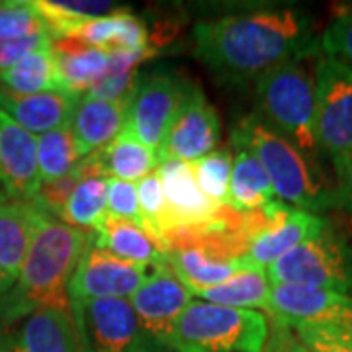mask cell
Listing matches in <instances>:
<instances>
[{
    "label": "cell",
    "instance_id": "1",
    "mask_svg": "<svg viewBox=\"0 0 352 352\" xmlns=\"http://www.w3.org/2000/svg\"><path fill=\"white\" fill-rule=\"evenodd\" d=\"M192 36L194 55L231 82L258 80L282 65L305 61L321 51L309 16L294 8L200 22Z\"/></svg>",
    "mask_w": 352,
    "mask_h": 352
},
{
    "label": "cell",
    "instance_id": "2",
    "mask_svg": "<svg viewBox=\"0 0 352 352\" xmlns=\"http://www.w3.org/2000/svg\"><path fill=\"white\" fill-rule=\"evenodd\" d=\"M88 245V233L43 214L20 276L0 296V323L24 321L39 309L69 311V282Z\"/></svg>",
    "mask_w": 352,
    "mask_h": 352
},
{
    "label": "cell",
    "instance_id": "3",
    "mask_svg": "<svg viewBox=\"0 0 352 352\" xmlns=\"http://www.w3.org/2000/svg\"><path fill=\"white\" fill-rule=\"evenodd\" d=\"M229 147L247 149L258 159L280 201L317 215L337 206L335 190L329 188L307 157L266 126L256 113L243 118L233 127Z\"/></svg>",
    "mask_w": 352,
    "mask_h": 352
},
{
    "label": "cell",
    "instance_id": "4",
    "mask_svg": "<svg viewBox=\"0 0 352 352\" xmlns=\"http://www.w3.org/2000/svg\"><path fill=\"white\" fill-rule=\"evenodd\" d=\"M268 331V317L261 311L192 300L176 319L168 351L263 352Z\"/></svg>",
    "mask_w": 352,
    "mask_h": 352
},
{
    "label": "cell",
    "instance_id": "5",
    "mask_svg": "<svg viewBox=\"0 0 352 352\" xmlns=\"http://www.w3.org/2000/svg\"><path fill=\"white\" fill-rule=\"evenodd\" d=\"M258 118L305 157L315 155V75L303 61L286 63L256 80Z\"/></svg>",
    "mask_w": 352,
    "mask_h": 352
},
{
    "label": "cell",
    "instance_id": "6",
    "mask_svg": "<svg viewBox=\"0 0 352 352\" xmlns=\"http://www.w3.org/2000/svg\"><path fill=\"white\" fill-rule=\"evenodd\" d=\"M270 286H307L352 296V249L329 226L266 270Z\"/></svg>",
    "mask_w": 352,
    "mask_h": 352
},
{
    "label": "cell",
    "instance_id": "7",
    "mask_svg": "<svg viewBox=\"0 0 352 352\" xmlns=\"http://www.w3.org/2000/svg\"><path fill=\"white\" fill-rule=\"evenodd\" d=\"M78 352H166L143 331L129 300L69 302Z\"/></svg>",
    "mask_w": 352,
    "mask_h": 352
},
{
    "label": "cell",
    "instance_id": "8",
    "mask_svg": "<svg viewBox=\"0 0 352 352\" xmlns=\"http://www.w3.org/2000/svg\"><path fill=\"white\" fill-rule=\"evenodd\" d=\"M314 75L317 147L335 164L352 155V69L321 55Z\"/></svg>",
    "mask_w": 352,
    "mask_h": 352
},
{
    "label": "cell",
    "instance_id": "9",
    "mask_svg": "<svg viewBox=\"0 0 352 352\" xmlns=\"http://www.w3.org/2000/svg\"><path fill=\"white\" fill-rule=\"evenodd\" d=\"M188 87L190 80L180 73L164 69L139 78L129 104L126 129L159 155Z\"/></svg>",
    "mask_w": 352,
    "mask_h": 352
},
{
    "label": "cell",
    "instance_id": "10",
    "mask_svg": "<svg viewBox=\"0 0 352 352\" xmlns=\"http://www.w3.org/2000/svg\"><path fill=\"white\" fill-rule=\"evenodd\" d=\"M157 175L163 186L166 201V217L163 223L164 237L168 233H190L198 235L214 226L223 215L227 206L210 200L198 186L192 164L180 159L166 157L157 166Z\"/></svg>",
    "mask_w": 352,
    "mask_h": 352
},
{
    "label": "cell",
    "instance_id": "11",
    "mask_svg": "<svg viewBox=\"0 0 352 352\" xmlns=\"http://www.w3.org/2000/svg\"><path fill=\"white\" fill-rule=\"evenodd\" d=\"M164 266V264H163ZM159 266H143L118 258L94 247L90 239L69 282V302L129 300Z\"/></svg>",
    "mask_w": 352,
    "mask_h": 352
},
{
    "label": "cell",
    "instance_id": "12",
    "mask_svg": "<svg viewBox=\"0 0 352 352\" xmlns=\"http://www.w3.org/2000/svg\"><path fill=\"white\" fill-rule=\"evenodd\" d=\"M221 135L219 113L208 102L201 88L190 82L184 100L176 112L168 133L159 151V159L166 157L194 163L212 153Z\"/></svg>",
    "mask_w": 352,
    "mask_h": 352
},
{
    "label": "cell",
    "instance_id": "13",
    "mask_svg": "<svg viewBox=\"0 0 352 352\" xmlns=\"http://www.w3.org/2000/svg\"><path fill=\"white\" fill-rule=\"evenodd\" d=\"M268 317L289 329L352 325V296L307 286H270Z\"/></svg>",
    "mask_w": 352,
    "mask_h": 352
},
{
    "label": "cell",
    "instance_id": "14",
    "mask_svg": "<svg viewBox=\"0 0 352 352\" xmlns=\"http://www.w3.org/2000/svg\"><path fill=\"white\" fill-rule=\"evenodd\" d=\"M264 208L268 221L252 237L245 252V258L264 270L286 252L314 239L329 227V221L323 215L303 212L280 200L270 201Z\"/></svg>",
    "mask_w": 352,
    "mask_h": 352
},
{
    "label": "cell",
    "instance_id": "15",
    "mask_svg": "<svg viewBox=\"0 0 352 352\" xmlns=\"http://www.w3.org/2000/svg\"><path fill=\"white\" fill-rule=\"evenodd\" d=\"M190 302L192 294L168 264L159 266L151 278L129 298L143 331L166 351L176 319Z\"/></svg>",
    "mask_w": 352,
    "mask_h": 352
},
{
    "label": "cell",
    "instance_id": "16",
    "mask_svg": "<svg viewBox=\"0 0 352 352\" xmlns=\"http://www.w3.org/2000/svg\"><path fill=\"white\" fill-rule=\"evenodd\" d=\"M0 186L10 200L32 201L41 188L38 138L0 110Z\"/></svg>",
    "mask_w": 352,
    "mask_h": 352
},
{
    "label": "cell",
    "instance_id": "17",
    "mask_svg": "<svg viewBox=\"0 0 352 352\" xmlns=\"http://www.w3.org/2000/svg\"><path fill=\"white\" fill-rule=\"evenodd\" d=\"M133 96V94H131ZM131 96L100 100L82 94L71 118V131L80 159L108 147L126 127Z\"/></svg>",
    "mask_w": 352,
    "mask_h": 352
},
{
    "label": "cell",
    "instance_id": "18",
    "mask_svg": "<svg viewBox=\"0 0 352 352\" xmlns=\"http://www.w3.org/2000/svg\"><path fill=\"white\" fill-rule=\"evenodd\" d=\"M166 264L192 296L219 286L247 270H264L245 256H221L196 247H178L166 252Z\"/></svg>",
    "mask_w": 352,
    "mask_h": 352
},
{
    "label": "cell",
    "instance_id": "19",
    "mask_svg": "<svg viewBox=\"0 0 352 352\" xmlns=\"http://www.w3.org/2000/svg\"><path fill=\"white\" fill-rule=\"evenodd\" d=\"M78 100L80 96L71 92H41L20 96L0 88V110L8 113L18 126L24 127L32 135H43L53 129L71 126V118Z\"/></svg>",
    "mask_w": 352,
    "mask_h": 352
},
{
    "label": "cell",
    "instance_id": "20",
    "mask_svg": "<svg viewBox=\"0 0 352 352\" xmlns=\"http://www.w3.org/2000/svg\"><path fill=\"white\" fill-rule=\"evenodd\" d=\"M41 217L43 212L34 201L10 198L0 201V270L10 286L20 276Z\"/></svg>",
    "mask_w": 352,
    "mask_h": 352
},
{
    "label": "cell",
    "instance_id": "21",
    "mask_svg": "<svg viewBox=\"0 0 352 352\" xmlns=\"http://www.w3.org/2000/svg\"><path fill=\"white\" fill-rule=\"evenodd\" d=\"M94 247L112 252L118 258L143 266H163L166 264V249L153 237L145 227L106 217L96 231L88 233Z\"/></svg>",
    "mask_w": 352,
    "mask_h": 352
},
{
    "label": "cell",
    "instance_id": "22",
    "mask_svg": "<svg viewBox=\"0 0 352 352\" xmlns=\"http://www.w3.org/2000/svg\"><path fill=\"white\" fill-rule=\"evenodd\" d=\"M108 53L85 45L76 39L53 41V65L61 92L87 94V90L108 69Z\"/></svg>",
    "mask_w": 352,
    "mask_h": 352
},
{
    "label": "cell",
    "instance_id": "23",
    "mask_svg": "<svg viewBox=\"0 0 352 352\" xmlns=\"http://www.w3.org/2000/svg\"><path fill=\"white\" fill-rule=\"evenodd\" d=\"M12 352H76V337L69 311L39 309L24 319L14 335Z\"/></svg>",
    "mask_w": 352,
    "mask_h": 352
},
{
    "label": "cell",
    "instance_id": "24",
    "mask_svg": "<svg viewBox=\"0 0 352 352\" xmlns=\"http://www.w3.org/2000/svg\"><path fill=\"white\" fill-rule=\"evenodd\" d=\"M92 155L106 178H118L131 184H138L141 178L155 173L161 163L159 155L145 147L126 127L108 147Z\"/></svg>",
    "mask_w": 352,
    "mask_h": 352
},
{
    "label": "cell",
    "instance_id": "25",
    "mask_svg": "<svg viewBox=\"0 0 352 352\" xmlns=\"http://www.w3.org/2000/svg\"><path fill=\"white\" fill-rule=\"evenodd\" d=\"M233 170L229 180V208L237 212H256L278 200L270 178L258 159L247 149H233Z\"/></svg>",
    "mask_w": 352,
    "mask_h": 352
},
{
    "label": "cell",
    "instance_id": "26",
    "mask_svg": "<svg viewBox=\"0 0 352 352\" xmlns=\"http://www.w3.org/2000/svg\"><path fill=\"white\" fill-rule=\"evenodd\" d=\"M204 302L235 307V309H251L264 311L268 315L270 309V282L264 270H247L235 278L227 280L219 286L208 288L196 294Z\"/></svg>",
    "mask_w": 352,
    "mask_h": 352
},
{
    "label": "cell",
    "instance_id": "27",
    "mask_svg": "<svg viewBox=\"0 0 352 352\" xmlns=\"http://www.w3.org/2000/svg\"><path fill=\"white\" fill-rule=\"evenodd\" d=\"M108 217V178L87 175L73 190L59 221L67 226L96 231Z\"/></svg>",
    "mask_w": 352,
    "mask_h": 352
},
{
    "label": "cell",
    "instance_id": "28",
    "mask_svg": "<svg viewBox=\"0 0 352 352\" xmlns=\"http://www.w3.org/2000/svg\"><path fill=\"white\" fill-rule=\"evenodd\" d=\"M0 88L20 96L41 94V92H61L53 65V47L36 51L22 59L20 63L14 65L6 73H2Z\"/></svg>",
    "mask_w": 352,
    "mask_h": 352
},
{
    "label": "cell",
    "instance_id": "29",
    "mask_svg": "<svg viewBox=\"0 0 352 352\" xmlns=\"http://www.w3.org/2000/svg\"><path fill=\"white\" fill-rule=\"evenodd\" d=\"M71 126L47 131L38 138V170L41 184H50L75 170L80 163Z\"/></svg>",
    "mask_w": 352,
    "mask_h": 352
},
{
    "label": "cell",
    "instance_id": "30",
    "mask_svg": "<svg viewBox=\"0 0 352 352\" xmlns=\"http://www.w3.org/2000/svg\"><path fill=\"white\" fill-rule=\"evenodd\" d=\"M190 164H192V170L201 192L215 204L229 206V180H231V170H233L231 147L214 149Z\"/></svg>",
    "mask_w": 352,
    "mask_h": 352
},
{
    "label": "cell",
    "instance_id": "31",
    "mask_svg": "<svg viewBox=\"0 0 352 352\" xmlns=\"http://www.w3.org/2000/svg\"><path fill=\"white\" fill-rule=\"evenodd\" d=\"M47 32V24L38 12L34 2L8 0L0 2V41L18 39Z\"/></svg>",
    "mask_w": 352,
    "mask_h": 352
},
{
    "label": "cell",
    "instance_id": "32",
    "mask_svg": "<svg viewBox=\"0 0 352 352\" xmlns=\"http://www.w3.org/2000/svg\"><path fill=\"white\" fill-rule=\"evenodd\" d=\"M138 198L141 215L145 221V229L151 233L155 239L163 245V223L166 217V201H164L163 186L157 170L141 178L138 184Z\"/></svg>",
    "mask_w": 352,
    "mask_h": 352
},
{
    "label": "cell",
    "instance_id": "33",
    "mask_svg": "<svg viewBox=\"0 0 352 352\" xmlns=\"http://www.w3.org/2000/svg\"><path fill=\"white\" fill-rule=\"evenodd\" d=\"M294 331L314 352H352V325H302Z\"/></svg>",
    "mask_w": 352,
    "mask_h": 352
},
{
    "label": "cell",
    "instance_id": "34",
    "mask_svg": "<svg viewBox=\"0 0 352 352\" xmlns=\"http://www.w3.org/2000/svg\"><path fill=\"white\" fill-rule=\"evenodd\" d=\"M323 57H331L352 69V10L340 12L319 38Z\"/></svg>",
    "mask_w": 352,
    "mask_h": 352
},
{
    "label": "cell",
    "instance_id": "35",
    "mask_svg": "<svg viewBox=\"0 0 352 352\" xmlns=\"http://www.w3.org/2000/svg\"><path fill=\"white\" fill-rule=\"evenodd\" d=\"M108 217L145 227L135 184L118 178H108Z\"/></svg>",
    "mask_w": 352,
    "mask_h": 352
},
{
    "label": "cell",
    "instance_id": "36",
    "mask_svg": "<svg viewBox=\"0 0 352 352\" xmlns=\"http://www.w3.org/2000/svg\"><path fill=\"white\" fill-rule=\"evenodd\" d=\"M50 47H53V38L47 32L0 41V75L6 73L8 69H12L14 65L20 63L28 55H32L36 51L50 50Z\"/></svg>",
    "mask_w": 352,
    "mask_h": 352
},
{
    "label": "cell",
    "instance_id": "37",
    "mask_svg": "<svg viewBox=\"0 0 352 352\" xmlns=\"http://www.w3.org/2000/svg\"><path fill=\"white\" fill-rule=\"evenodd\" d=\"M263 352H314L303 342L294 329L272 321V329L268 331V339Z\"/></svg>",
    "mask_w": 352,
    "mask_h": 352
},
{
    "label": "cell",
    "instance_id": "38",
    "mask_svg": "<svg viewBox=\"0 0 352 352\" xmlns=\"http://www.w3.org/2000/svg\"><path fill=\"white\" fill-rule=\"evenodd\" d=\"M337 173V208H342L352 217V155L333 164Z\"/></svg>",
    "mask_w": 352,
    "mask_h": 352
},
{
    "label": "cell",
    "instance_id": "39",
    "mask_svg": "<svg viewBox=\"0 0 352 352\" xmlns=\"http://www.w3.org/2000/svg\"><path fill=\"white\" fill-rule=\"evenodd\" d=\"M0 352H12V342L2 335V331H0Z\"/></svg>",
    "mask_w": 352,
    "mask_h": 352
},
{
    "label": "cell",
    "instance_id": "40",
    "mask_svg": "<svg viewBox=\"0 0 352 352\" xmlns=\"http://www.w3.org/2000/svg\"><path fill=\"white\" fill-rule=\"evenodd\" d=\"M10 288H12V286H10V282L6 280V276H4V274H2V270H0V296H2V294H6Z\"/></svg>",
    "mask_w": 352,
    "mask_h": 352
},
{
    "label": "cell",
    "instance_id": "41",
    "mask_svg": "<svg viewBox=\"0 0 352 352\" xmlns=\"http://www.w3.org/2000/svg\"><path fill=\"white\" fill-rule=\"evenodd\" d=\"M4 200H8V196H6V192H4V188L0 186V201H4Z\"/></svg>",
    "mask_w": 352,
    "mask_h": 352
},
{
    "label": "cell",
    "instance_id": "42",
    "mask_svg": "<svg viewBox=\"0 0 352 352\" xmlns=\"http://www.w3.org/2000/svg\"><path fill=\"white\" fill-rule=\"evenodd\" d=\"M76 352H78V351H76Z\"/></svg>",
    "mask_w": 352,
    "mask_h": 352
}]
</instances>
